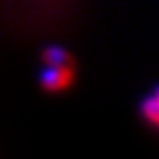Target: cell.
<instances>
[{
	"label": "cell",
	"instance_id": "cell-3",
	"mask_svg": "<svg viewBox=\"0 0 159 159\" xmlns=\"http://www.w3.org/2000/svg\"><path fill=\"white\" fill-rule=\"evenodd\" d=\"M44 64H56V66H75V58L61 46H48L41 54Z\"/></svg>",
	"mask_w": 159,
	"mask_h": 159
},
{
	"label": "cell",
	"instance_id": "cell-1",
	"mask_svg": "<svg viewBox=\"0 0 159 159\" xmlns=\"http://www.w3.org/2000/svg\"><path fill=\"white\" fill-rule=\"evenodd\" d=\"M75 81V66H56L44 64L39 73V83L46 92H63Z\"/></svg>",
	"mask_w": 159,
	"mask_h": 159
},
{
	"label": "cell",
	"instance_id": "cell-2",
	"mask_svg": "<svg viewBox=\"0 0 159 159\" xmlns=\"http://www.w3.org/2000/svg\"><path fill=\"white\" fill-rule=\"evenodd\" d=\"M139 112L147 124L159 129V85L154 86L152 92L141 102Z\"/></svg>",
	"mask_w": 159,
	"mask_h": 159
}]
</instances>
